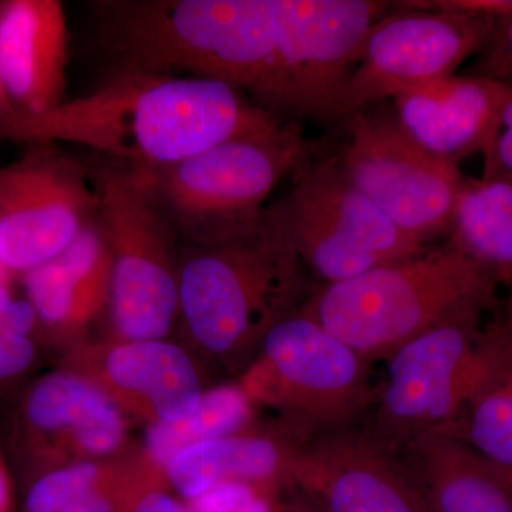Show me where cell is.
I'll return each instance as SVG.
<instances>
[{
    "label": "cell",
    "instance_id": "7402d4cb",
    "mask_svg": "<svg viewBox=\"0 0 512 512\" xmlns=\"http://www.w3.org/2000/svg\"><path fill=\"white\" fill-rule=\"evenodd\" d=\"M252 417L251 399L242 387L221 386L202 394L197 409L178 423L157 421L147 431L148 454L158 464L195 444L234 436Z\"/></svg>",
    "mask_w": 512,
    "mask_h": 512
},
{
    "label": "cell",
    "instance_id": "7a4b0ae2",
    "mask_svg": "<svg viewBox=\"0 0 512 512\" xmlns=\"http://www.w3.org/2000/svg\"><path fill=\"white\" fill-rule=\"evenodd\" d=\"M89 6L113 69L217 80L271 111L275 0H97Z\"/></svg>",
    "mask_w": 512,
    "mask_h": 512
},
{
    "label": "cell",
    "instance_id": "ffe728a7",
    "mask_svg": "<svg viewBox=\"0 0 512 512\" xmlns=\"http://www.w3.org/2000/svg\"><path fill=\"white\" fill-rule=\"evenodd\" d=\"M106 372L120 389L146 397L164 423L190 416L204 394L190 356L165 340L116 346L107 356Z\"/></svg>",
    "mask_w": 512,
    "mask_h": 512
},
{
    "label": "cell",
    "instance_id": "d6a6232c",
    "mask_svg": "<svg viewBox=\"0 0 512 512\" xmlns=\"http://www.w3.org/2000/svg\"><path fill=\"white\" fill-rule=\"evenodd\" d=\"M18 113L12 101H10L8 93H6L5 86H3L2 79H0V126L5 121H8L10 117L15 116Z\"/></svg>",
    "mask_w": 512,
    "mask_h": 512
},
{
    "label": "cell",
    "instance_id": "9a60e30c",
    "mask_svg": "<svg viewBox=\"0 0 512 512\" xmlns=\"http://www.w3.org/2000/svg\"><path fill=\"white\" fill-rule=\"evenodd\" d=\"M512 84L453 74L392 100L403 127L434 156L460 164L483 153Z\"/></svg>",
    "mask_w": 512,
    "mask_h": 512
},
{
    "label": "cell",
    "instance_id": "ba28073f",
    "mask_svg": "<svg viewBox=\"0 0 512 512\" xmlns=\"http://www.w3.org/2000/svg\"><path fill=\"white\" fill-rule=\"evenodd\" d=\"M343 121L348 140L336 158L350 183L423 244L448 237L467 181L458 165L421 147L393 103L365 107Z\"/></svg>",
    "mask_w": 512,
    "mask_h": 512
},
{
    "label": "cell",
    "instance_id": "e0dca14e",
    "mask_svg": "<svg viewBox=\"0 0 512 512\" xmlns=\"http://www.w3.org/2000/svg\"><path fill=\"white\" fill-rule=\"evenodd\" d=\"M302 443L305 440L296 436L279 440L261 434H234L185 448L168 461L165 471L175 491L190 503L228 481L291 483L293 457Z\"/></svg>",
    "mask_w": 512,
    "mask_h": 512
},
{
    "label": "cell",
    "instance_id": "5bb4252c",
    "mask_svg": "<svg viewBox=\"0 0 512 512\" xmlns=\"http://www.w3.org/2000/svg\"><path fill=\"white\" fill-rule=\"evenodd\" d=\"M69 28L59 0L0 5V79L16 111L46 113L66 97Z\"/></svg>",
    "mask_w": 512,
    "mask_h": 512
},
{
    "label": "cell",
    "instance_id": "484cf974",
    "mask_svg": "<svg viewBox=\"0 0 512 512\" xmlns=\"http://www.w3.org/2000/svg\"><path fill=\"white\" fill-rule=\"evenodd\" d=\"M463 74L512 84V12L500 19L490 42Z\"/></svg>",
    "mask_w": 512,
    "mask_h": 512
},
{
    "label": "cell",
    "instance_id": "d6986e66",
    "mask_svg": "<svg viewBox=\"0 0 512 512\" xmlns=\"http://www.w3.org/2000/svg\"><path fill=\"white\" fill-rule=\"evenodd\" d=\"M109 279V251L96 220L63 254L23 274L37 322L47 326L72 322L92 309L101 293H109Z\"/></svg>",
    "mask_w": 512,
    "mask_h": 512
},
{
    "label": "cell",
    "instance_id": "d4e9b609",
    "mask_svg": "<svg viewBox=\"0 0 512 512\" xmlns=\"http://www.w3.org/2000/svg\"><path fill=\"white\" fill-rule=\"evenodd\" d=\"M194 512H275L276 508L264 485L228 481L215 485L197 500L191 501Z\"/></svg>",
    "mask_w": 512,
    "mask_h": 512
},
{
    "label": "cell",
    "instance_id": "1f68e13d",
    "mask_svg": "<svg viewBox=\"0 0 512 512\" xmlns=\"http://www.w3.org/2000/svg\"><path fill=\"white\" fill-rule=\"evenodd\" d=\"M0 512H12L9 478L2 461H0Z\"/></svg>",
    "mask_w": 512,
    "mask_h": 512
},
{
    "label": "cell",
    "instance_id": "4fadbf2b",
    "mask_svg": "<svg viewBox=\"0 0 512 512\" xmlns=\"http://www.w3.org/2000/svg\"><path fill=\"white\" fill-rule=\"evenodd\" d=\"M291 483L320 512H430L400 458L355 427L302 443Z\"/></svg>",
    "mask_w": 512,
    "mask_h": 512
},
{
    "label": "cell",
    "instance_id": "8fae6325",
    "mask_svg": "<svg viewBox=\"0 0 512 512\" xmlns=\"http://www.w3.org/2000/svg\"><path fill=\"white\" fill-rule=\"evenodd\" d=\"M393 5L394 12L377 20L366 37L355 72L340 96L336 120L453 76L490 42L501 19L464 10Z\"/></svg>",
    "mask_w": 512,
    "mask_h": 512
},
{
    "label": "cell",
    "instance_id": "cb8c5ba5",
    "mask_svg": "<svg viewBox=\"0 0 512 512\" xmlns=\"http://www.w3.org/2000/svg\"><path fill=\"white\" fill-rule=\"evenodd\" d=\"M99 480V467L89 461L56 468L29 485L22 512L62 511L73 501L99 488Z\"/></svg>",
    "mask_w": 512,
    "mask_h": 512
},
{
    "label": "cell",
    "instance_id": "5b68a950",
    "mask_svg": "<svg viewBox=\"0 0 512 512\" xmlns=\"http://www.w3.org/2000/svg\"><path fill=\"white\" fill-rule=\"evenodd\" d=\"M298 121L153 170L183 244L227 238L261 218L272 191L313 157Z\"/></svg>",
    "mask_w": 512,
    "mask_h": 512
},
{
    "label": "cell",
    "instance_id": "ac0fdd59",
    "mask_svg": "<svg viewBox=\"0 0 512 512\" xmlns=\"http://www.w3.org/2000/svg\"><path fill=\"white\" fill-rule=\"evenodd\" d=\"M22 414L35 433L72 431L80 448L93 456L113 453L126 431L113 400L96 384L72 373L37 380L26 393Z\"/></svg>",
    "mask_w": 512,
    "mask_h": 512
},
{
    "label": "cell",
    "instance_id": "52a82bcc",
    "mask_svg": "<svg viewBox=\"0 0 512 512\" xmlns=\"http://www.w3.org/2000/svg\"><path fill=\"white\" fill-rule=\"evenodd\" d=\"M372 360L296 311L266 333L242 389L279 407L302 440L353 429L376 400Z\"/></svg>",
    "mask_w": 512,
    "mask_h": 512
},
{
    "label": "cell",
    "instance_id": "f546056e",
    "mask_svg": "<svg viewBox=\"0 0 512 512\" xmlns=\"http://www.w3.org/2000/svg\"><path fill=\"white\" fill-rule=\"evenodd\" d=\"M128 512H194L190 505L180 503L163 491H150L131 501Z\"/></svg>",
    "mask_w": 512,
    "mask_h": 512
},
{
    "label": "cell",
    "instance_id": "603a6c76",
    "mask_svg": "<svg viewBox=\"0 0 512 512\" xmlns=\"http://www.w3.org/2000/svg\"><path fill=\"white\" fill-rule=\"evenodd\" d=\"M440 431L457 437L512 478V365L498 370Z\"/></svg>",
    "mask_w": 512,
    "mask_h": 512
},
{
    "label": "cell",
    "instance_id": "3957f363",
    "mask_svg": "<svg viewBox=\"0 0 512 512\" xmlns=\"http://www.w3.org/2000/svg\"><path fill=\"white\" fill-rule=\"evenodd\" d=\"M315 284L271 204L227 238L181 247L185 325L201 348L235 362L298 311Z\"/></svg>",
    "mask_w": 512,
    "mask_h": 512
},
{
    "label": "cell",
    "instance_id": "9c48e42d",
    "mask_svg": "<svg viewBox=\"0 0 512 512\" xmlns=\"http://www.w3.org/2000/svg\"><path fill=\"white\" fill-rule=\"evenodd\" d=\"M487 309L463 306L387 357V380L363 429L390 453L460 417L476 390L474 349Z\"/></svg>",
    "mask_w": 512,
    "mask_h": 512
},
{
    "label": "cell",
    "instance_id": "4316f807",
    "mask_svg": "<svg viewBox=\"0 0 512 512\" xmlns=\"http://www.w3.org/2000/svg\"><path fill=\"white\" fill-rule=\"evenodd\" d=\"M481 180L512 178V92L498 114L483 150Z\"/></svg>",
    "mask_w": 512,
    "mask_h": 512
},
{
    "label": "cell",
    "instance_id": "f1b7e54d",
    "mask_svg": "<svg viewBox=\"0 0 512 512\" xmlns=\"http://www.w3.org/2000/svg\"><path fill=\"white\" fill-rule=\"evenodd\" d=\"M130 503H124L117 494L96 488L59 512H128Z\"/></svg>",
    "mask_w": 512,
    "mask_h": 512
},
{
    "label": "cell",
    "instance_id": "8992f818",
    "mask_svg": "<svg viewBox=\"0 0 512 512\" xmlns=\"http://www.w3.org/2000/svg\"><path fill=\"white\" fill-rule=\"evenodd\" d=\"M292 177L271 205L316 284L348 281L427 248L350 183L336 156L312 157Z\"/></svg>",
    "mask_w": 512,
    "mask_h": 512
},
{
    "label": "cell",
    "instance_id": "4dcf8cb0",
    "mask_svg": "<svg viewBox=\"0 0 512 512\" xmlns=\"http://www.w3.org/2000/svg\"><path fill=\"white\" fill-rule=\"evenodd\" d=\"M291 503L284 505V507L276 508L275 512H320L311 498L306 497L305 494L298 491Z\"/></svg>",
    "mask_w": 512,
    "mask_h": 512
},
{
    "label": "cell",
    "instance_id": "7c38bea8",
    "mask_svg": "<svg viewBox=\"0 0 512 512\" xmlns=\"http://www.w3.org/2000/svg\"><path fill=\"white\" fill-rule=\"evenodd\" d=\"M89 164L36 144L0 168V266L26 274L63 254L97 217Z\"/></svg>",
    "mask_w": 512,
    "mask_h": 512
},
{
    "label": "cell",
    "instance_id": "44dd1931",
    "mask_svg": "<svg viewBox=\"0 0 512 512\" xmlns=\"http://www.w3.org/2000/svg\"><path fill=\"white\" fill-rule=\"evenodd\" d=\"M448 242L512 288V178H467Z\"/></svg>",
    "mask_w": 512,
    "mask_h": 512
},
{
    "label": "cell",
    "instance_id": "277c9868",
    "mask_svg": "<svg viewBox=\"0 0 512 512\" xmlns=\"http://www.w3.org/2000/svg\"><path fill=\"white\" fill-rule=\"evenodd\" d=\"M498 286L446 239L348 281L315 284L299 312L375 362L463 306L498 311Z\"/></svg>",
    "mask_w": 512,
    "mask_h": 512
},
{
    "label": "cell",
    "instance_id": "6da1fadb",
    "mask_svg": "<svg viewBox=\"0 0 512 512\" xmlns=\"http://www.w3.org/2000/svg\"><path fill=\"white\" fill-rule=\"evenodd\" d=\"M286 121L227 83L113 69L89 94L37 116L16 113L0 126V140L29 146L63 141L160 170Z\"/></svg>",
    "mask_w": 512,
    "mask_h": 512
},
{
    "label": "cell",
    "instance_id": "30bf717a",
    "mask_svg": "<svg viewBox=\"0 0 512 512\" xmlns=\"http://www.w3.org/2000/svg\"><path fill=\"white\" fill-rule=\"evenodd\" d=\"M392 9V3L375 0H275L272 113L293 121H336L366 37Z\"/></svg>",
    "mask_w": 512,
    "mask_h": 512
},
{
    "label": "cell",
    "instance_id": "2e32d148",
    "mask_svg": "<svg viewBox=\"0 0 512 512\" xmlns=\"http://www.w3.org/2000/svg\"><path fill=\"white\" fill-rule=\"evenodd\" d=\"M397 457L430 512H512V478L451 434L430 431Z\"/></svg>",
    "mask_w": 512,
    "mask_h": 512
},
{
    "label": "cell",
    "instance_id": "83f0119b",
    "mask_svg": "<svg viewBox=\"0 0 512 512\" xmlns=\"http://www.w3.org/2000/svg\"><path fill=\"white\" fill-rule=\"evenodd\" d=\"M35 359V342L29 336L0 332V383L28 372Z\"/></svg>",
    "mask_w": 512,
    "mask_h": 512
}]
</instances>
